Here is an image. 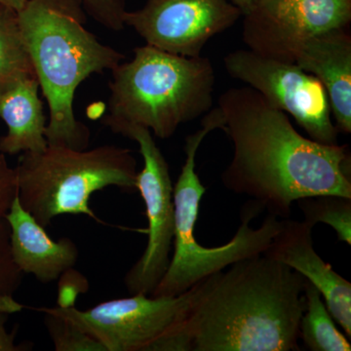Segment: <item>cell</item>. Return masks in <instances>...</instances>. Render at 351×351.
Segmentation results:
<instances>
[{
  "mask_svg": "<svg viewBox=\"0 0 351 351\" xmlns=\"http://www.w3.org/2000/svg\"><path fill=\"white\" fill-rule=\"evenodd\" d=\"M313 230L304 221L283 219L265 255L295 270L313 284L332 318L350 339L351 283L314 250Z\"/></svg>",
  "mask_w": 351,
  "mask_h": 351,
  "instance_id": "7c38bea8",
  "label": "cell"
},
{
  "mask_svg": "<svg viewBox=\"0 0 351 351\" xmlns=\"http://www.w3.org/2000/svg\"><path fill=\"white\" fill-rule=\"evenodd\" d=\"M18 196L17 178L6 156L0 154V219L5 218L14 199Z\"/></svg>",
  "mask_w": 351,
  "mask_h": 351,
  "instance_id": "7402d4cb",
  "label": "cell"
},
{
  "mask_svg": "<svg viewBox=\"0 0 351 351\" xmlns=\"http://www.w3.org/2000/svg\"><path fill=\"white\" fill-rule=\"evenodd\" d=\"M223 125L221 110H210L203 117L201 128L186 138V161L173 189L174 252L167 270L152 293V297H177L232 263L265 254L282 226V219L269 214L258 228H252L251 221L258 216L263 208L256 201H251L250 206L243 208L241 223L228 243L205 247L196 240V221L201 199L206 193V188L195 171L196 154L208 134L217 129L221 130Z\"/></svg>",
  "mask_w": 351,
  "mask_h": 351,
  "instance_id": "5b68a950",
  "label": "cell"
},
{
  "mask_svg": "<svg viewBox=\"0 0 351 351\" xmlns=\"http://www.w3.org/2000/svg\"><path fill=\"white\" fill-rule=\"evenodd\" d=\"M295 63L319 80L326 90L339 132L351 133V36L331 29L302 44Z\"/></svg>",
  "mask_w": 351,
  "mask_h": 351,
  "instance_id": "4fadbf2b",
  "label": "cell"
},
{
  "mask_svg": "<svg viewBox=\"0 0 351 351\" xmlns=\"http://www.w3.org/2000/svg\"><path fill=\"white\" fill-rule=\"evenodd\" d=\"M104 125L113 133L135 141L144 160L136 188L145 202L149 240L143 255L127 272L124 283L131 295H151L169 265L174 239V188L169 165L149 129L120 122H106Z\"/></svg>",
  "mask_w": 351,
  "mask_h": 351,
  "instance_id": "ba28073f",
  "label": "cell"
},
{
  "mask_svg": "<svg viewBox=\"0 0 351 351\" xmlns=\"http://www.w3.org/2000/svg\"><path fill=\"white\" fill-rule=\"evenodd\" d=\"M18 12L21 32L49 108L48 145L89 147V127L76 119V90L93 75L117 68L125 55L88 31L80 0H27Z\"/></svg>",
  "mask_w": 351,
  "mask_h": 351,
  "instance_id": "3957f363",
  "label": "cell"
},
{
  "mask_svg": "<svg viewBox=\"0 0 351 351\" xmlns=\"http://www.w3.org/2000/svg\"><path fill=\"white\" fill-rule=\"evenodd\" d=\"M302 274L265 254L191 288L186 316L159 351H299Z\"/></svg>",
  "mask_w": 351,
  "mask_h": 351,
  "instance_id": "7a4b0ae2",
  "label": "cell"
},
{
  "mask_svg": "<svg viewBox=\"0 0 351 351\" xmlns=\"http://www.w3.org/2000/svg\"><path fill=\"white\" fill-rule=\"evenodd\" d=\"M44 324L56 351H106L101 343L66 318L43 313Z\"/></svg>",
  "mask_w": 351,
  "mask_h": 351,
  "instance_id": "ffe728a7",
  "label": "cell"
},
{
  "mask_svg": "<svg viewBox=\"0 0 351 351\" xmlns=\"http://www.w3.org/2000/svg\"><path fill=\"white\" fill-rule=\"evenodd\" d=\"M39 89L38 78L29 77L0 91V119L7 127V133L0 137V154L15 156L47 147V119Z\"/></svg>",
  "mask_w": 351,
  "mask_h": 351,
  "instance_id": "9a60e30c",
  "label": "cell"
},
{
  "mask_svg": "<svg viewBox=\"0 0 351 351\" xmlns=\"http://www.w3.org/2000/svg\"><path fill=\"white\" fill-rule=\"evenodd\" d=\"M29 77L36 75L21 32L17 10L0 3V91Z\"/></svg>",
  "mask_w": 351,
  "mask_h": 351,
  "instance_id": "e0dca14e",
  "label": "cell"
},
{
  "mask_svg": "<svg viewBox=\"0 0 351 351\" xmlns=\"http://www.w3.org/2000/svg\"><path fill=\"white\" fill-rule=\"evenodd\" d=\"M232 161L221 176L228 191L246 195L270 215L288 219L293 203L309 196L351 198L348 145L320 144L301 135L287 113L250 86L219 98Z\"/></svg>",
  "mask_w": 351,
  "mask_h": 351,
  "instance_id": "6da1fadb",
  "label": "cell"
},
{
  "mask_svg": "<svg viewBox=\"0 0 351 351\" xmlns=\"http://www.w3.org/2000/svg\"><path fill=\"white\" fill-rule=\"evenodd\" d=\"M25 1L27 0H0V3L5 4V5L12 7L15 10L19 11L24 6Z\"/></svg>",
  "mask_w": 351,
  "mask_h": 351,
  "instance_id": "d4e9b609",
  "label": "cell"
},
{
  "mask_svg": "<svg viewBox=\"0 0 351 351\" xmlns=\"http://www.w3.org/2000/svg\"><path fill=\"white\" fill-rule=\"evenodd\" d=\"M243 17V40L249 50L295 63L306 40L348 27L351 0H257Z\"/></svg>",
  "mask_w": 351,
  "mask_h": 351,
  "instance_id": "30bf717a",
  "label": "cell"
},
{
  "mask_svg": "<svg viewBox=\"0 0 351 351\" xmlns=\"http://www.w3.org/2000/svg\"><path fill=\"white\" fill-rule=\"evenodd\" d=\"M11 314L0 311V351L27 350V346L16 343L17 332H9L6 323Z\"/></svg>",
  "mask_w": 351,
  "mask_h": 351,
  "instance_id": "603a6c76",
  "label": "cell"
},
{
  "mask_svg": "<svg viewBox=\"0 0 351 351\" xmlns=\"http://www.w3.org/2000/svg\"><path fill=\"white\" fill-rule=\"evenodd\" d=\"M242 16L230 0H147L142 8L127 11L124 24L147 45L198 57L210 39L230 29Z\"/></svg>",
  "mask_w": 351,
  "mask_h": 351,
  "instance_id": "8fae6325",
  "label": "cell"
},
{
  "mask_svg": "<svg viewBox=\"0 0 351 351\" xmlns=\"http://www.w3.org/2000/svg\"><path fill=\"white\" fill-rule=\"evenodd\" d=\"M133 52L131 61L112 71L103 123L135 124L165 140L213 107L216 73L208 58L181 56L147 44Z\"/></svg>",
  "mask_w": 351,
  "mask_h": 351,
  "instance_id": "277c9868",
  "label": "cell"
},
{
  "mask_svg": "<svg viewBox=\"0 0 351 351\" xmlns=\"http://www.w3.org/2000/svg\"><path fill=\"white\" fill-rule=\"evenodd\" d=\"M80 2L87 16L101 27L113 32H120L125 27L127 0H80Z\"/></svg>",
  "mask_w": 351,
  "mask_h": 351,
  "instance_id": "44dd1931",
  "label": "cell"
},
{
  "mask_svg": "<svg viewBox=\"0 0 351 351\" xmlns=\"http://www.w3.org/2000/svg\"><path fill=\"white\" fill-rule=\"evenodd\" d=\"M228 75L246 83L272 105L289 113L320 144L339 145V130L332 121L326 90L317 78L295 63L260 56L250 50H237L223 59Z\"/></svg>",
  "mask_w": 351,
  "mask_h": 351,
  "instance_id": "9c48e42d",
  "label": "cell"
},
{
  "mask_svg": "<svg viewBox=\"0 0 351 351\" xmlns=\"http://www.w3.org/2000/svg\"><path fill=\"white\" fill-rule=\"evenodd\" d=\"M5 219L10 228L11 253L23 274H32L44 284L56 281L73 269L80 250L69 237L51 239L45 228L14 199Z\"/></svg>",
  "mask_w": 351,
  "mask_h": 351,
  "instance_id": "5bb4252c",
  "label": "cell"
},
{
  "mask_svg": "<svg viewBox=\"0 0 351 351\" xmlns=\"http://www.w3.org/2000/svg\"><path fill=\"white\" fill-rule=\"evenodd\" d=\"M304 221L313 226H331L339 241L351 245V198L334 195L309 196L297 201Z\"/></svg>",
  "mask_w": 351,
  "mask_h": 351,
  "instance_id": "ac0fdd59",
  "label": "cell"
},
{
  "mask_svg": "<svg viewBox=\"0 0 351 351\" xmlns=\"http://www.w3.org/2000/svg\"><path fill=\"white\" fill-rule=\"evenodd\" d=\"M304 295L306 308L300 323V339L306 348L311 351H350V339L337 328L319 291L307 281Z\"/></svg>",
  "mask_w": 351,
  "mask_h": 351,
  "instance_id": "2e32d148",
  "label": "cell"
},
{
  "mask_svg": "<svg viewBox=\"0 0 351 351\" xmlns=\"http://www.w3.org/2000/svg\"><path fill=\"white\" fill-rule=\"evenodd\" d=\"M23 272L14 262L11 253L10 228L5 218L0 219V311L18 313L24 306L14 299L22 283Z\"/></svg>",
  "mask_w": 351,
  "mask_h": 351,
  "instance_id": "d6986e66",
  "label": "cell"
},
{
  "mask_svg": "<svg viewBox=\"0 0 351 351\" xmlns=\"http://www.w3.org/2000/svg\"><path fill=\"white\" fill-rule=\"evenodd\" d=\"M14 169L21 205L45 228L62 215L103 223L90 208L93 193L108 186L137 191V160L130 149L117 145L80 151L48 145L43 152L21 154Z\"/></svg>",
  "mask_w": 351,
  "mask_h": 351,
  "instance_id": "8992f818",
  "label": "cell"
},
{
  "mask_svg": "<svg viewBox=\"0 0 351 351\" xmlns=\"http://www.w3.org/2000/svg\"><path fill=\"white\" fill-rule=\"evenodd\" d=\"M193 290L177 297L132 295L80 311L75 306L32 307L66 318L106 351H159L182 324Z\"/></svg>",
  "mask_w": 351,
  "mask_h": 351,
  "instance_id": "52a82bcc",
  "label": "cell"
},
{
  "mask_svg": "<svg viewBox=\"0 0 351 351\" xmlns=\"http://www.w3.org/2000/svg\"><path fill=\"white\" fill-rule=\"evenodd\" d=\"M230 1L239 7L242 13H243V15H245V14L250 12L251 9L255 5L257 0H230Z\"/></svg>",
  "mask_w": 351,
  "mask_h": 351,
  "instance_id": "cb8c5ba5",
  "label": "cell"
}]
</instances>
